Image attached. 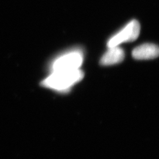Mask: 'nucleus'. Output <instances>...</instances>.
Here are the masks:
<instances>
[{"mask_svg": "<svg viewBox=\"0 0 159 159\" xmlns=\"http://www.w3.org/2000/svg\"><path fill=\"white\" fill-rule=\"evenodd\" d=\"M141 31V25L139 21L133 20L129 22L121 31L112 37L107 43L109 48L119 46L123 43L132 42L138 38Z\"/></svg>", "mask_w": 159, "mask_h": 159, "instance_id": "2", "label": "nucleus"}, {"mask_svg": "<svg viewBox=\"0 0 159 159\" xmlns=\"http://www.w3.org/2000/svg\"><path fill=\"white\" fill-rule=\"evenodd\" d=\"M132 56L137 60L156 58L159 57V47L155 44H143L133 50Z\"/></svg>", "mask_w": 159, "mask_h": 159, "instance_id": "4", "label": "nucleus"}, {"mask_svg": "<svg viewBox=\"0 0 159 159\" xmlns=\"http://www.w3.org/2000/svg\"><path fill=\"white\" fill-rule=\"evenodd\" d=\"M83 62L81 52L73 51L56 59L52 63V72L70 71L80 69Z\"/></svg>", "mask_w": 159, "mask_h": 159, "instance_id": "3", "label": "nucleus"}, {"mask_svg": "<svg viewBox=\"0 0 159 159\" xmlns=\"http://www.w3.org/2000/svg\"><path fill=\"white\" fill-rule=\"evenodd\" d=\"M84 77L80 69L70 71L52 72L51 75L42 82L43 86L57 91L68 90L74 84L79 82Z\"/></svg>", "mask_w": 159, "mask_h": 159, "instance_id": "1", "label": "nucleus"}, {"mask_svg": "<svg viewBox=\"0 0 159 159\" xmlns=\"http://www.w3.org/2000/svg\"><path fill=\"white\" fill-rule=\"evenodd\" d=\"M125 58L123 50L117 47L109 48L108 51L103 54L100 60V64L103 66H111L121 62Z\"/></svg>", "mask_w": 159, "mask_h": 159, "instance_id": "5", "label": "nucleus"}]
</instances>
